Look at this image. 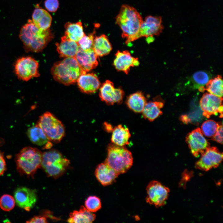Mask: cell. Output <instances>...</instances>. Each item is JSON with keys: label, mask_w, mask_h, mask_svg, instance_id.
Masks as SVG:
<instances>
[{"label": "cell", "mask_w": 223, "mask_h": 223, "mask_svg": "<svg viewBox=\"0 0 223 223\" xmlns=\"http://www.w3.org/2000/svg\"><path fill=\"white\" fill-rule=\"evenodd\" d=\"M28 223H46L48 222L44 216H35L26 221Z\"/></svg>", "instance_id": "8d00e7d4"}, {"label": "cell", "mask_w": 223, "mask_h": 223, "mask_svg": "<svg viewBox=\"0 0 223 223\" xmlns=\"http://www.w3.org/2000/svg\"><path fill=\"white\" fill-rule=\"evenodd\" d=\"M14 196L17 205L27 211H30L33 207L37 200L35 191L25 187L17 188Z\"/></svg>", "instance_id": "9a60e30c"}, {"label": "cell", "mask_w": 223, "mask_h": 223, "mask_svg": "<svg viewBox=\"0 0 223 223\" xmlns=\"http://www.w3.org/2000/svg\"><path fill=\"white\" fill-rule=\"evenodd\" d=\"M203 115L209 118L212 115L220 114L223 116L222 97H219L209 93L203 95L200 101Z\"/></svg>", "instance_id": "8fae6325"}, {"label": "cell", "mask_w": 223, "mask_h": 223, "mask_svg": "<svg viewBox=\"0 0 223 223\" xmlns=\"http://www.w3.org/2000/svg\"><path fill=\"white\" fill-rule=\"evenodd\" d=\"M104 126L106 131L109 132H112L113 128L111 125L107 122H105L104 123Z\"/></svg>", "instance_id": "f35d334b"}, {"label": "cell", "mask_w": 223, "mask_h": 223, "mask_svg": "<svg viewBox=\"0 0 223 223\" xmlns=\"http://www.w3.org/2000/svg\"><path fill=\"white\" fill-rule=\"evenodd\" d=\"M146 103V97L141 92H137L130 94L126 101L129 108L136 113L142 112Z\"/></svg>", "instance_id": "4316f807"}, {"label": "cell", "mask_w": 223, "mask_h": 223, "mask_svg": "<svg viewBox=\"0 0 223 223\" xmlns=\"http://www.w3.org/2000/svg\"><path fill=\"white\" fill-rule=\"evenodd\" d=\"M58 0H46L45 6L47 11L51 12H55L59 7Z\"/></svg>", "instance_id": "e575fe53"}, {"label": "cell", "mask_w": 223, "mask_h": 223, "mask_svg": "<svg viewBox=\"0 0 223 223\" xmlns=\"http://www.w3.org/2000/svg\"><path fill=\"white\" fill-rule=\"evenodd\" d=\"M66 31L65 35L70 40L77 42L85 34L82 23H67L64 26Z\"/></svg>", "instance_id": "83f0119b"}, {"label": "cell", "mask_w": 223, "mask_h": 223, "mask_svg": "<svg viewBox=\"0 0 223 223\" xmlns=\"http://www.w3.org/2000/svg\"><path fill=\"white\" fill-rule=\"evenodd\" d=\"M77 81L80 90L87 94L94 93L101 85L98 77L93 73L81 74Z\"/></svg>", "instance_id": "ac0fdd59"}, {"label": "cell", "mask_w": 223, "mask_h": 223, "mask_svg": "<svg viewBox=\"0 0 223 223\" xmlns=\"http://www.w3.org/2000/svg\"><path fill=\"white\" fill-rule=\"evenodd\" d=\"M85 205L87 209L93 212H96L101 207L100 199L95 196L88 197L85 202Z\"/></svg>", "instance_id": "836d02e7"}, {"label": "cell", "mask_w": 223, "mask_h": 223, "mask_svg": "<svg viewBox=\"0 0 223 223\" xmlns=\"http://www.w3.org/2000/svg\"><path fill=\"white\" fill-rule=\"evenodd\" d=\"M51 72L55 80L66 85L75 83L81 74L74 57L66 58L55 63L52 68Z\"/></svg>", "instance_id": "277c9868"}, {"label": "cell", "mask_w": 223, "mask_h": 223, "mask_svg": "<svg viewBox=\"0 0 223 223\" xmlns=\"http://www.w3.org/2000/svg\"><path fill=\"white\" fill-rule=\"evenodd\" d=\"M211 74L204 71H200L195 72L191 78L190 81L194 88L198 89L200 92H204L205 87L211 79Z\"/></svg>", "instance_id": "f1b7e54d"}, {"label": "cell", "mask_w": 223, "mask_h": 223, "mask_svg": "<svg viewBox=\"0 0 223 223\" xmlns=\"http://www.w3.org/2000/svg\"><path fill=\"white\" fill-rule=\"evenodd\" d=\"M164 105L163 102L160 101L147 102L142 112L143 117L150 121H154L162 114L161 109Z\"/></svg>", "instance_id": "d4e9b609"}, {"label": "cell", "mask_w": 223, "mask_h": 223, "mask_svg": "<svg viewBox=\"0 0 223 223\" xmlns=\"http://www.w3.org/2000/svg\"><path fill=\"white\" fill-rule=\"evenodd\" d=\"M93 49L98 57H102L108 54L112 47L107 36L102 34L95 37Z\"/></svg>", "instance_id": "484cf974"}, {"label": "cell", "mask_w": 223, "mask_h": 223, "mask_svg": "<svg viewBox=\"0 0 223 223\" xmlns=\"http://www.w3.org/2000/svg\"><path fill=\"white\" fill-rule=\"evenodd\" d=\"M56 45L60 56L62 57H74L79 48L77 42L65 36L61 37L60 43H56Z\"/></svg>", "instance_id": "44dd1931"}, {"label": "cell", "mask_w": 223, "mask_h": 223, "mask_svg": "<svg viewBox=\"0 0 223 223\" xmlns=\"http://www.w3.org/2000/svg\"><path fill=\"white\" fill-rule=\"evenodd\" d=\"M19 36L24 49L27 52H38L42 51L53 37L49 29H41L30 20L22 27Z\"/></svg>", "instance_id": "7a4b0ae2"}, {"label": "cell", "mask_w": 223, "mask_h": 223, "mask_svg": "<svg viewBox=\"0 0 223 223\" xmlns=\"http://www.w3.org/2000/svg\"><path fill=\"white\" fill-rule=\"evenodd\" d=\"M112 142L116 145L124 146L129 144L131 134L128 129L119 125L114 127L112 131Z\"/></svg>", "instance_id": "cb8c5ba5"}, {"label": "cell", "mask_w": 223, "mask_h": 223, "mask_svg": "<svg viewBox=\"0 0 223 223\" xmlns=\"http://www.w3.org/2000/svg\"><path fill=\"white\" fill-rule=\"evenodd\" d=\"M15 201L14 197L8 194L2 195L0 198V207L3 210L9 211L14 207Z\"/></svg>", "instance_id": "d6a6232c"}, {"label": "cell", "mask_w": 223, "mask_h": 223, "mask_svg": "<svg viewBox=\"0 0 223 223\" xmlns=\"http://www.w3.org/2000/svg\"><path fill=\"white\" fill-rule=\"evenodd\" d=\"M95 31L88 35H85L77 42L79 47L84 50L93 48L95 38Z\"/></svg>", "instance_id": "1f68e13d"}, {"label": "cell", "mask_w": 223, "mask_h": 223, "mask_svg": "<svg viewBox=\"0 0 223 223\" xmlns=\"http://www.w3.org/2000/svg\"><path fill=\"white\" fill-rule=\"evenodd\" d=\"M186 141L191 153L196 157L210 147V143L204 138L199 128L188 134L186 138Z\"/></svg>", "instance_id": "5bb4252c"}, {"label": "cell", "mask_w": 223, "mask_h": 223, "mask_svg": "<svg viewBox=\"0 0 223 223\" xmlns=\"http://www.w3.org/2000/svg\"><path fill=\"white\" fill-rule=\"evenodd\" d=\"M223 83L222 77L217 75L210 79L205 87V90L219 97H222Z\"/></svg>", "instance_id": "f546056e"}, {"label": "cell", "mask_w": 223, "mask_h": 223, "mask_svg": "<svg viewBox=\"0 0 223 223\" xmlns=\"http://www.w3.org/2000/svg\"><path fill=\"white\" fill-rule=\"evenodd\" d=\"M99 96L101 100L109 105L121 103L124 95L121 88H115L114 84L109 80L106 81L100 86Z\"/></svg>", "instance_id": "4fadbf2b"}, {"label": "cell", "mask_w": 223, "mask_h": 223, "mask_svg": "<svg viewBox=\"0 0 223 223\" xmlns=\"http://www.w3.org/2000/svg\"><path fill=\"white\" fill-rule=\"evenodd\" d=\"M95 176L98 181L103 186L112 184L119 174L105 163L97 166L95 172Z\"/></svg>", "instance_id": "d6986e66"}, {"label": "cell", "mask_w": 223, "mask_h": 223, "mask_svg": "<svg viewBox=\"0 0 223 223\" xmlns=\"http://www.w3.org/2000/svg\"><path fill=\"white\" fill-rule=\"evenodd\" d=\"M38 65V62L33 58L30 56L22 57L15 61V72L19 79L28 81L33 78L39 76Z\"/></svg>", "instance_id": "ba28073f"}, {"label": "cell", "mask_w": 223, "mask_h": 223, "mask_svg": "<svg viewBox=\"0 0 223 223\" xmlns=\"http://www.w3.org/2000/svg\"><path fill=\"white\" fill-rule=\"evenodd\" d=\"M42 154L37 148L27 146L22 148L15 158L18 172L21 175L33 176L41 167Z\"/></svg>", "instance_id": "3957f363"}, {"label": "cell", "mask_w": 223, "mask_h": 223, "mask_svg": "<svg viewBox=\"0 0 223 223\" xmlns=\"http://www.w3.org/2000/svg\"><path fill=\"white\" fill-rule=\"evenodd\" d=\"M6 169V164L4 154L0 151V176L3 174Z\"/></svg>", "instance_id": "74e56055"}, {"label": "cell", "mask_w": 223, "mask_h": 223, "mask_svg": "<svg viewBox=\"0 0 223 223\" xmlns=\"http://www.w3.org/2000/svg\"><path fill=\"white\" fill-rule=\"evenodd\" d=\"M212 139L219 143H223V127L222 124H220L217 131Z\"/></svg>", "instance_id": "d590c367"}, {"label": "cell", "mask_w": 223, "mask_h": 223, "mask_svg": "<svg viewBox=\"0 0 223 223\" xmlns=\"http://www.w3.org/2000/svg\"><path fill=\"white\" fill-rule=\"evenodd\" d=\"M146 190L147 203L157 208L164 205L169 196V188L158 181H153L149 183Z\"/></svg>", "instance_id": "9c48e42d"}, {"label": "cell", "mask_w": 223, "mask_h": 223, "mask_svg": "<svg viewBox=\"0 0 223 223\" xmlns=\"http://www.w3.org/2000/svg\"><path fill=\"white\" fill-rule=\"evenodd\" d=\"M27 134L30 141L35 145L43 146L46 149H49L52 146L51 141L37 124L28 129Z\"/></svg>", "instance_id": "ffe728a7"}, {"label": "cell", "mask_w": 223, "mask_h": 223, "mask_svg": "<svg viewBox=\"0 0 223 223\" xmlns=\"http://www.w3.org/2000/svg\"><path fill=\"white\" fill-rule=\"evenodd\" d=\"M142 17L134 7L122 5L116 18V22L122 31V37L127 45L139 38V33L143 22Z\"/></svg>", "instance_id": "6da1fadb"}, {"label": "cell", "mask_w": 223, "mask_h": 223, "mask_svg": "<svg viewBox=\"0 0 223 223\" xmlns=\"http://www.w3.org/2000/svg\"><path fill=\"white\" fill-rule=\"evenodd\" d=\"M104 163L119 175L127 172L133 164L130 151L124 146L110 144L107 147V155Z\"/></svg>", "instance_id": "5b68a950"}, {"label": "cell", "mask_w": 223, "mask_h": 223, "mask_svg": "<svg viewBox=\"0 0 223 223\" xmlns=\"http://www.w3.org/2000/svg\"><path fill=\"white\" fill-rule=\"evenodd\" d=\"M164 28L161 16H147L141 25L139 33V38L146 37L147 42L149 43L153 41L154 36L160 34Z\"/></svg>", "instance_id": "30bf717a"}, {"label": "cell", "mask_w": 223, "mask_h": 223, "mask_svg": "<svg viewBox=\"0 0 223 223\" xmlns=\"http://www.w3.org/2000/svg\"><path fill=\"white\" fill-rule=\"evenodd\" d=\"M70 161L59 151L51 149L42 153L41 167L48 176L57 178L62 175Z\"/></svg>", "instance_id": "8992f818"}, {"label": "cell", "mask_w": 223, "mask_h": 223, "mask_svg": "<svg viewBox=\"0 0 223 223\" xmlns=\"http://www.w3.org/2000/svg\"><path fill=\"white\" fill-rule=\"evenodd\" d=\"M52 20L50 14L47 11L39 7L35 9L32 15L33 23L37 27L42 30L49 29Z\"/></svg>", "instance_id": "7402d4cb"}, {"label": "cell", "mask_w": 223, "mask_h": 223, "mask_svg": "<svg viewBox=\"0 0 223 223\" xmlns=\"http://www.w3.org/2000/svg\"><path fill=\"white\" fill-rule=\"evenodd\" d=\"M37 124L51 142H59L64 137L65 130L63 125L49 112H46L40 116Z\"/></svg>", "instance_id": "52a82bcc"}, {"label": "cell", "mask_w": 223, "mask_h": 223, "mask_svg": "<svg viewBox=\"0 0 223 223\" xmlns=\"http://www.w3.org/2000/svg\"><path fill=\"white\" fill-rule=\"evenodd\" d=\"M67 221L70 223H91L95 219V215L83 206L78 211L75 210L69 214Z\"/></svg>", "instance_id": "603a6c76"}, {"label": "cell", "mask_w": 223, "mask_h": 223, "mask_svg": "<svg viewBox=\"0 0 223 223\" xmlns=\"http://www.w3.org/2000/svg\"><path fill=\"white\" fill-rule=\"evenodd\" d=\"M201 155L200 159L196 162L195 167L204 171H208L213 168L217 167L223 159L222 153L216 147H210Z\"/></svg>", "instance_id": "7c38bea8"}, {"label": "cell", "mask_w": 223, "mask_h": 223, "mask_svg": "<svg viewBox=\"0 0 223 223\" xmlns=\"http://www.w3.org/2000/svg\"><path fill=\"white\" fill-rule=\"evenodd\" d=\"M219 125L213 120H208L203 123L201 130L205 136L212 138L217 131Z\"/></svg>", "instance_id": "4dcf8cb0"}, {"label": "cell", "mask_w": 223, "mask_h": 223, "mask_svg": "<svg viewBox=\"0 0 223 223\" xmlns=\"http://www.w3.org/2000/svg\"><path fill=\"white\" fill-rule=\"evenodd\" d=\"M98 57L93 48L85 50L79 47L74 57L81 69V74L87 73L97 66Z\"/></svg>", "instance_id": "2e32d148"}, {"label": "cell", "mask_w": 223, "mask_h": 223, "mask_svg": "<svg viewBox=\"0 0 223 223\" xmlns=\"http://www.w3.org/2000/svg\"><path fill=\"white\" fill-rule=\"evenodd\" d=\"M113 64L116 70L127 74L130 68L138 66L139 62L137 58L132 56L127 50H118L115 54Z\"/></svg>", "instance_id": "e0dca14e"}]
</instances>
